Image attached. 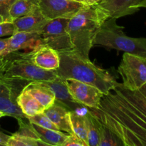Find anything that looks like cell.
Instances as JSON below:
<instances>
[{
	"label": "cell",
	"instance_id": "obj_40",
	"mask_svg": "<svg viewBox=\"0 0 146 146\" xmlns=\"http://www.w3.org/2000/svg\"><path fill=\"white\" fill-rule=\"evenodd\" d=\"M75 1H80V2H84V0H75Z\"/></svg>",
	"mask_w": 146,
	"mask_h": 146
},
{
	"label": "cell",
	"instance_id": "obj_12",
	"mask_svg": "<svg viewBox=\"0 0 146 146\" xmlns=\"http://www.w3.org/2000/svg\"><path fill=\"white\" fill-rule=\"evenodd\" d=\"M41 46L44 45L38 32H16L8 38L7 48L1 56L21 49L31 51Z\"/></svg>",
	"mask_w": 146,
	"mask_h": 146
},
{
	"label": "cell",
	"instance_id": "obj_36",
	"mask_svg": "<svg viewBox=\"0 0 146 146\" xmlns=\"http://www.w3.org/2000/svg\"><path fill=\"white\" fill-rule=\"evenodd\" d=\"M6 114L4 113H3V112H1V111H0V118H1V117H4V116H6Z\"/></svg>",
	"mask_w": 146,
	"mask_h": 146
},
{
	"label": "cell",
	"instance_id": "obj_20",
	"mask_svg": "<svg viewBox=\"0 0 146 146\" xmlns=\"http://www.w3.org/2000/svg\"><path fill=\"white\" fill-rule=\"evenodd\" d=\"M87 127V146H98L101 136V122L88 108L85 113Z\"/></svg>",
	"mask_w": 146,
	"mask_h": 146
},
{
	"label": "cell",
	"instance_id": "obj_28",
	"mask_svg": "<svg viewBox=\"0 0 146 146\" xmlns=\"http://www.w3.org/2000/svg\"><path fill=\"white\" fill-rule=\"evenodd\" d=\"M63 146H85L81 140L75 135H68V138L65 141V142L63 143Z\"/></svg>",
	"mask_w": 146,
	"mask_h": 146
},
{
	"label": "cell",
	"instance_id": "obj_25",
	"mask_svg": "<svg viewBox=\"0 0 146 146\" xmlns=\"http://www.w3.org/2000/svg\"><path fill=\"white\" fill-rule=\"evenodd\" d=\"M34 138L32 137L25 136L15 133L10 135L7 145L8 146H36Z\"/></svg>",
	"mask_w": 146,
	"mask_h": 146
},
{
	"label": "cell",
	"instance_id": "obj_19",
	"mask_svg": "<svg viewBox=\"0 0 146 146\" xmlns=\"http://www.w3.org/2000/svg\"><path fill=\"white\" fill-rule=\"evenodd\" d=\"M17 104L27 118L43 113L45 110L41 104L24 88L17 97Z\"/></svg>",
	"mask_w": 146,
	"mask_h": 146
},
{
	"label": "cell",
	"instance_id": "obj_3",
	"mask_svg": "<svg viewBox=\"0 0 146 146\" xmlns=\"http://www.w3.org/2000/svg\"><path fill=\"white\" fill-rule=\"evenodd\" d=\"M109 18L108 13L97 4L81 9L68 20L66 27L74 49L89 58L94 39L102 24Z\"/></svg>",
	"mask_w": 146,
	"mask_h": 146
},
{
	"label": "cell",
	"instance_id": "obj_27",
	"mask_svg": "<svg viewBox=\"0 0 146 146\" xmlns=\"http://www.w3.org/2000/svg\"><path fill=\"white\" fill-rule=\"evenodd\" d=\"M15 33V28L12 21H5L0 22V37L11 36Z\"/></svg>",
	"mask_w": 146,
	"mask_h": 146
},
{
	"label": "cell",
	"instance_id": "obj_8",
	"mask_svg": "<svg viewBox=\"0 0 146 146\" xmlns=\"http://www.w3.org/2000/svg\"><path fill=\"white\" fill-rule=\"evenodd\" d=\"M68 20L67 19L49 20L38 32L43 45L56 50L58 53L74 49L66 29Z\"/></svg>",
	"mask_w": 146,
	"mask_h": 146
},
{
	"label": "cell",
	"instance_id": "obj_22",
	"mask_svg": "<svg viewBox=\"0 0 146 146\" xmlns=\"http://www.w3.org/2000/svg\"><path fill=\"white\" fill-rule=\"evenodd\" d=\"M39 0H17L11 6L9 18L11 21L19 17H24L38 8Z\"/></svg>",
	"mask_w": 146,
	"mask_h": 146
},
{
	"label": "cell",
	"instance_id": "obj_37",
	"mask_svg": "<svg viewBox=\"0 0 146 146\" xmlns=\"http://www.w3.org/2000/svg\"><path fill=\"white\" fill-rule=\"evenodd\" d=\"M124 142V141H123ZM124 143H125V146H133L132 145H131L130 143H126V142H124Z\"/></svg>",
	"mask_w": 146,
	"mask_h": 146
},
{
	"label": "cell",
	"instance_id": "obj_33",
	"mask_svg": "<svg viewBox=\"0 0 146 146\" xmlns=\"http://www.w3.org/2000/svg\"><path fill=\"white\" fill-rule=\"evenodd\" d=\"M3 77V61L2 56H0V79Z\"/></svg>",
	"mask_w": 146,
	"mask_h": 146
},
{
	"label": "cell",
	"instance_id": "obj_32",
	"mask_svg": "<svg viewBox=\"0 0 146 146\" xmlns=\"http://www.w3.org/2000/svg\"><path fill=\"white\" fill-rule=\"evenodd\" d=\"M101 0H84V3L86 5H94V4H98Z\"/></svg>",
	"mask_w": 146,
	"mask_h": 146
},
{
	"label": "cell",
	"instance_id": "obj_14",
	"mask_svg": "<svg viewBox=\"0 0 146 146\" xmlns=\"http://www.w3.org/2000/svg\"><path fill=\"white\" fill-rule=\"evenodd\" d=\"M29 52L34 64L42 69L55 71L59 66L58 53L47 46H41Z\"/></svg>",
	"mask_w": 146,
	"mask_h": 146
},
{
	"label": "cell",
	"instance_id": "obj_41",
	"mask_svg": "<svg viewBox=\"0 0 146 146\" xmlns=\"http://www.w3.org/2000/svg\"><path fill=\"white\" fill-rule=\"evenodd\" d=\"M124 142H125V141H124ZM126 143H128V142H126ZM130 144H131V145H132L133 146H135V145H133V144H131V143H130Z\"/></svg>",
	"mask_w": 146,
	"mask_h": 146
},
{
	"label": "cell",
	"instance_id": "obj_29",
	"mask_svg": "<svg viewBox=\"0 0 146 146\" xmlns=\"http://www.w3.org/2000/svg\"><path fill=\"white\" fill-rule=\"evenodd\" d=\"M8 43V38H0V56H1L6 49Z\"/></svg>",
	"mask_w": 146,
	"mask_h": 146
},
{
	"label": "cell",
	"instance_id": "obj_35",
	"mask_svg": "<svg viewBox=\"0 0 146 146\" xmlns=\"http://www.w3.org/2000/svg\"><path fill=\"white\" fill-rule=\"evenodd\" d=\"M138 91H139L141 93V94H143V95L146 97V84H144V85L143 86L141 87V88H140V89L138 90Z\"/></svg>",
	"mask_w": 146,
	"mask_h": 146
},
{
	"label": "cell",
	"instance_id": "obj_38",
	"mask_svg": "<svg viewBox=\"0 0 146 146\" xmlns=\"http://www.w3.org/2000/svg\"><path fill=\"white\" fill-rule=\"evenodd\" d=\"M3 21H5V20L3 19V17H1V16H0V22H3Z\"/></svg>",
	"mask_w": 146,
	"mask_h": 146
},
{
	"label": "cell",
	"instance_id": "obj_21",
	"mask_svg": "<svg viewBox=\"0 0 146 146\" xmlns=\"http://www.w3.org/2000/svg\"><path fill=\"white\" fill-rule=\"evenodd\" d=\"M85 113L70 111L69 116L74 134L84 142L85 146H87V127Z\"/></svg>",
	"mask_w": 146,
	"mask_h": 146
},
{
	"label": "cell",
	"instance_id": "obj_4",
	"mask_svg": "<svg viewBox=\"0 0 146 146\" xmlns=\"http://www.w3.org/2000/svg\"><path fill=\"white\" fill-rule=\"evenodd\" d=\"M123 29V27L116 24V19H108L98 31L94 45L103 46L146 58V38L128 36Z\"/></svg>",
	"mask_w": 146,
	"mask_h": 146
},
{
	"label": "cell",
	"instance_id": "obj_7",
	"mask_svg": "<svg viewBox=\"0 0 146 146\" xmlns=\"http://www.w3.org/2000/svg\"><path fill=\"white\" fill-rule=\"evenodd\" d=\"M30 82L2 77L0 79V111L17 120L27 119L17 104V97Z\"/></svg>",
	"mask_w": 146,
	"mask_h": 146
},
{
	"label": "cell",
	"instance_id": "obj_23",
	"mask_svg": "<svg viewBox=\"0 0 146 146\" xmlns=\"http://www.w3.org/2000/svg\"><path fill=\"white\" fill-rule=\"evenodd\" d=\"M98 146H125L123 140L101 123V136Z\"/></svg>",
	"mask_w": 146,
	"mask_h": 146
},
{
	"label": "cell",
	"instance_id": "obj_9",
	"mask_svg": "<svg viewBox=\"0 0 146 146\" xmlns=\"http://www.w3.org/2000/svg\"><path fill=\"white\" fill-rule=\"evenodd\" d=\"M84 2L75 0H39L38 9L48 20L72 18L85 6Z\"/></svg>",
	"mask_w": 146,
	"mask_h": 146
},
{
	"label": "cell",
	"instance_id": "obj_16",
	"mask_svg": "<svg viewBox=\"0 0 146 146\" xmlns=\"http://www.w3.org/2000/svg\"><path fill=\"white\" fill-rule=\"evenodd\" d=\"M69 112L68 108L57 101L44 111L45 115L55 124L59 131L69 135H74L71 128Z\"/></svg>",
	"mask_w": 146,
	"mask_h": 146
},
{
	"label": "cell",
	"instance_id": "obj_15",
	"mask_svg": "<svg viewBox=\"0 0 146 146\" xmlns=\"http://www.w3.org/2000/svg\"><path fill=\"white\" fill-rule=\"evenodd\" d=\"M48 21L38 8L27 15L15 19L12 22L15 28V33L21 31L39 32Z\"/></svg>",
	"mask_w": 146,
	"mask_h": 146
},
{
	"label": "cell",
	"instance_id": "obj_13",
	"mask_svg": "<svg viewBox=\"0 0 146 146\" xmlns=\"http://www.w3.org/2000/svg\"><path fill=\"white\" fill-rule=\"evenodd\" d=\"M141 0H101L98 5L106 11L110 18L118 19L131 15L140 9L138 4Z\"/></svg>",
	"mask_w": 146,
	"mask_h": 146
},
{
	"label": "cell",
	"instance_id": "obj_5",
	"mask_svg": "<svg viewBox=\"0 0 146 146\" xmlns=\"http://www.w3.org/2000/svg\"><path fill=\"white\" fill-rule=\"evenodd\" d=\"M3 77L22 80L29 82H39L53 80L57 76L55 71L42 69L34 64L30 52L19 51L2 56Z\"/></svg>",
	"mask_w": 146,
	"mask_h": 146
},
{
	"label": "cell",
	"instance_id": "obj_42",
	"mask_svg": "<svg viewBox=\"0 0 146 146\" xmlns=\"http://www.w3.org/2000/svg\"><path fill=\"white\" fill-rule=\"evenodd\" d=\"M58 146H63V145H58Z\"/></svg>",
	"mask_w": 146,
	"mask_h": 146
},
{
	"label": "cell",
	"instance_id": "obj_18",
	"mask_svg": "<svg viewBox=\"0 0 146 146\" xmlns=\"http://www.w3.org/2000/svg\"><path fill=\"white\" fill-rule=\"evenodd\" d=\"M24 89L32 95L44 109L49 108L55 103L56 98L54 93L41 82H30L24 87Z\"/></svg>",
	"mask_w": 146,
	"mask_h": 146
},
{
	"label": "cell",
	"instance_id": "obj_17",
	"mask_svg": "<svg viewBox=\"0 0 146 146\" xmlns=\"http://www.w3.org/2000/svg\"><path fill=\"white\" fill-rule=\"evenodd\" d=\"M29 125L38 139L55 146L63 145L69 135L62 131L47 129L29 122Z\"/></svg>",
	"mask_w": 146,
	"mask_h": 146
},
{
	"label": "cell",
	"instance_id": "obj_6",
	"mask_svg": "<svg viewBox=\"0 0 146 146\" xmlns=\"http://www.w3.org/2000/svg\"><path fill=\"white\" fill-rule=\"evenodd\" d=\"M118 71L124 88L131 91L139 90L146 84V58L124 53Z\"/></svg>",
	"mask_w": 146,
	"mask_h": 146
},
{
	"label": "cell",
	"instance_id": "obj_2",
	"mask_svg": "<svg viewBox=\"0 0 146 146\" xmlns=\"http://www.w3.org/2000/svg\"><path fill=\"white\" fill-rule=\"evenodd\" d=\"M60 64L55 70L57 76L74 79L94 86L106 95L115 88L118 81L108 70L104 69L75 51L58 52Z\"/></svg>",
	"mask_w": 146,
	"mask_h": 146
},
{
	"label": "cell",
	"instance_id": "obj_30",
	"mask_svg": "<svg viewBox=\"0 0 146 146\" xmlns=\"http://www.w3.org/2000/svg\"><path fill=\"white\" fill-rule=\"evenodd\" d=\"M10 135H7L0 131V144H7Z\"/></svg>",
	"mask_w": 146,
	"mask_h": 146
},
{
	"label": "cell",
	"instance_id": "obj_26",
	"mask_svg": "<svg viewBox=\"0 0 146 146\" xmlns=\"http://www.w3.org/2000/svg\"><path fill=\"white\" fill-rule=\"evenodd\" d=\"M16 1L17 0H0V16L5 21H12L9 18V11Z\"/></svg>",
	"mask_w": 146,
	"mask_h": 146
},
{
	"label": "cell",
	"instance_id": "obj_11",
	"mask_svg": "<svg viewBox=\"0 0 146 146\" xmlns=\"http://www.w3.org/2000/svg\"><path fill=\"white\" fill-rule=\"evenodd\" d=\"M39 82L48 87L54 93L56 101L64 105L70 111L85 113L88 110V108L74 101L68 91L66 81L64 78L58 76L53 80Z\"/></svg>",
	"mask_w": 146,
	"mask_h": 146
},
{
	"label": "cell",
	"instance_id": "obj_31",
	"mask_svg": "<svg viewBox=\"0 0 146 146\" xmlns=\"http://www.w3.org/2000/svg\"><path fill=\"white\" fill-rule=\"evenodd\" d=\"M34 142H35L36 146H55L51 145V144L46 143L44 142V141H41V140L38 139V138H34Z\"/></svg>",
	"mask_w": 146,
	"mask_h": 146
},
{
	"label": "cell",
	"instance_id": "obj_34",
	"mask_svg": "<svg viewBox=\"0 0 146 146\" xmlns=\"http://www.w3.org/2000/svg\"><path fill=\"white\" fill-rule=\"evenodd\" d=\"M141 7H144L146 8V0H141L139 2V4H138V8L140 9Z\"/></svg>",
	"mask_w": 146,
	"mask_h": 146
},
{
	"label": "cell",
	"instance_id": "obj_1",
	"mask_svg": "<svg viewBox=\"0 0 146 146\" xmlns=\"http://www.w3.org/2000/svg\"><path fill=\"white\" fill-rule=\"evenodd\" d=\"M89 110L123 141L146 146V97L138 90L131 91L118 83L104 95L99 108Z\"/></svg>",
	"mask_w": 146,
	"mask_h": 146
},
{
	"label": "cell",
	"instance_id": "obj_39",
	"mask_svg": "<svg viewBox=\"0 0 146 146\" xmlns=\"http://www.w3.org/2000/svg\"><path fill=\"white\" fill-rule=\"evenodd\" d=\"M0 146H8L7 144H0Z\"/></svg>",
	"mask_w": 146,
	"mask_h": 146
},
{
	"label": "cell",
	"instance_id": "obj_24",
	"mask_svg": "<svg viewBox=\"0 0 146 146\" xmlns=\"http://www.w3.org/2000/svg\"><path fill=\"white\" fill-rule=\"evenodd\" d=\"M27 121L31 123L36 124V125H39V126L43 127V128H47V129L59 131V129L56 126L55 124L51 122V120L45 115L44 112L34 115V116L28 117Z\"/></svg>",
	"mask_w": 146,
	"mask_h": 146
},
{
	"label": "cell",
	"instance_id": "obj_10",
	"mask_svg": "<svg viewBox=\"0 0 146 146\" xmlns=\"http://www.w3.org/2000/svg\"><path fill=\"white\" fill-rule=\"evenodd\" d=\"M70 94L76 102L91 109L99 108L104 94L94 86L74 79H65Z\"/></svg>",
	"mask_w": 146,
	"mask_h": 146
}]
</instances>
